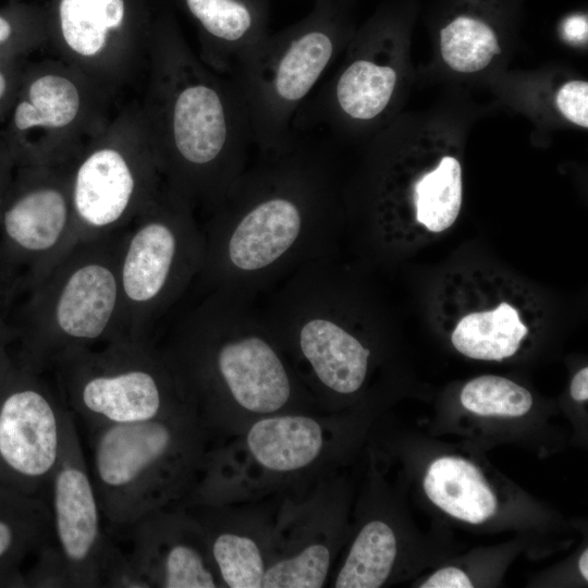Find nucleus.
I'll return each mask as SVG.
<instances>
[{"label":"nucleus","instance_id":"72a5a7b5","mask_svg":"<svg viewBox=\"0 0 588 588\" xmlns=\"http://www.w3.org/2000/svg\"><path fill=\"white\" fill-rule=\"evenodd\" d=\"M9 89L8 73L4 69L0 68V103L4 99Z\"/></svg>","mask_w":588,"mask_h":588},{"label":"nucleus","instance_id":"ddd939ff","mask_svg":"<svg viewBox=\"0 0 588 588\" xmlns=\"http://www.w3.org/2000/svg\"><path fill=\"white\" fill-rule=\"evenodd\" d=\"M155 166L133 164L122 151L111 147L86 156L70 180L79 237L127 228L159 194Z\"/></svg>","mask_w":588,"mask_h":588},{"label":"nucleus","instance_id":"f257e3e1","mask_svg":"<svg viewBox=\"0 0 588 588\" xmlns=\"http://www.w3.org/2000/svg\"><path fill=\"white\" fill-rule=\"evenodd\" d=\"M258 152L201 224L195 291L254 298L332 254L339 198L322 138L294 131L286 145Z\"/></svg>","mask_w":588,"mask_h":588},{"label":"nucleus","instance_id":"39448f33","mask_svg":"<svg viewBox=\"0 0 588 588\" xmlns=\"http://www.w3.org/2000/svg\"><path fill=\"white\" fill-rule=\"evenodd\" d=\"M124 230L79 238L34 286L9 305L17 358L49 372L62 355L125 339L119 259Z\"/></svg>","mask_w":588,"mask_h":588},{"label":"nucleus","instance_id":"20e7f679","mask_svg":"<svg viewBox=\"0 0 588 588\" xmlns=\"http://www.w3.org/2000/svg\"><path fill=\"white\" fill-rule=\"evenodd\" d=\"M262 310L324 412L363 389L373 356L370 338L379 319L331 256L291 273Z\"/></svg>","mask_w":588,"mask_h":588},{"label":"nucleus","instance_id":"473e14b6","mask_svg":"<svg viewBox=\"0 0 588 588\" xmlns=\"http://www.w3.org/2000/svg\"><path fill=\"white\" fill-rule=\"evenodd\" d=\"M11 160L7 154H0V206L8 187V184L11 180Z\"/></svg>","mask_w":588,"mask_h":588},{"label":"nucleus","instance_id":"9d476101","mask_svg":"<svg viewBox=\"0 0 588 588\" xmlns=\"http://www.w3.org/2000/svg\"><path fill=\"white\" fill-rule=\"evenodd\" d=\"M47 376L0 347V488L48 502L68 408Z\"/></svg>","mask_w":588,"mask_h":588},{"label":"nucleus","instance_id":"a878e982","mask_svg":"<svg viewBox=\"0 0 588 588\" xmlns=\"http://www.w3.org/2000/svg\"><path fill=\"white\" fill-rule=\"evenodd\" d=\"M71 588L72 581L66 564L54 542L46 544L34 556L24 573V588Z\"/></svg>","mask_w":588,"mask_h":588},{"label":"nucleus","instance_id":"412c9836","mask_svg":"<svg viewBox=\"0 0 588 588\" xmlns=\"http://www.w3.org/2000/svg\"><path fill=\"white\" fill-rule=\"evenodd\" d=\"M396 538L382 520L367 523L356 536L333 581L335 588H378L389 578L395 558Z\"/></svg>","mask_w":588,"mask_h":588},{"label":"nucleus","instance_id":"a211bd4d","mask_svg":"<svg viewBox=\"0 0 588 588\" xmlns=\"http://www.w3.org/2000/svg\"><path fill=\"white\" fill-rule=\"evenodd\" d=\"M53 542L49 503L0 488V587L24 588V564Z\"/></svg>","mask_w":588,"mask_h":588},{"label":"nucleus","instance_id":"f03ea898","mask_svg":"<svg viewBox=\"0 0 588 588\" xmlns=\"http://www.w3.org/2000/svg\"><path fill=\"white\" fill-rule=\"evenodd\" d=\"M193 291L194 301L164 320L152 341L179 377L211 448L266 416L324 413L254 298Z\"/></svg>","mask_w":588,"mask_h":588},{"label":"nucleus","instance_id":"bb28decb","mask_svg":"<svg viewBox=\"0 0 588 588\" xmlns=\"http://www.w3.org/2000/svg\"><path fill=\"white\" fill-rule=\"evenodd\" d=\"M555 103L560 112L571 122L588 126V83L571 81L558 91Z\"/></svg>","mask_w":588,"mask_h":588},{"label":"nucleus","instance_id":"1a4fd4ad","mask_svg":"<svg viewBox=\"0 0 588 588\" xmlns=\"http://www.w3.org/2000/svg\"><path fill=\"white\" fill-rule=\"evenodd\" d=\"M49 375L66 408L88 429L193 409L154 341L121 339L71 351L52 364Z\"/></svg>","mask_w":588,"mask_h":588},{"label":"nucleus","instance_id":"2eb2a0df","mask_svg":"<svg viewBox=\"0 0 588 588\" xmlns=\"http://www.w3.org/2000/svg\"><path fill=\"white\" fill-rule=\"evenodd\" d=\"M185 505L200 524L222 587L261 588L271 562L275 514L241 512L237 504Z\"/></svg>","mask_w":588,"mask_h":588},{"label":"nucleus","instance_id":"423d86ee","mask_svg":"<svg viewBox=\"0 0 588 588\" xmlns=\"http://www.w3.org/2000/svg\"><path fill=\"white\" fill-rule=\"evenodd\" d=\"M89 431L90 475L103 519L118 531L155 511L183 505L211 448L193 409Z\"/></svg>","mask_w":588,"mask_h":588},{"label":"nucleus","instance_id":"393cba45","mask_svg":"<svg viewBox=\"0 0 588 588\" xmlns=\"http://www.w3.org/2000/svg\"><path fill=\"white\" fill-rule=\"evenodd\" d=\"M99 587L150 588V585L128 551L121 549L112 539L100 566Z\"/></svg>","mask_w":588,"mask_h":588},{"label":"nucleus","instance_id":"7ed1b4c3","mask_svg":"<svg viewBox=\"0 0 588 588\" xmlns=\"http://www.w3.org/2000/svg\"><path fill=\"white\" fill-rule=\"evenodd\" d=\"M157 30L167 48V84L156 164L169 188L209 212L248 166V117L232 81L208 74L189 58L170 17Z\"/></svg>","mask_w":588,"mask_h":588},{"label":"nucleus","instance_id":"c756f323","mask_svg":"<svg viewBox=\"0 0 588 588\" xmlns=\"http://www.w3.org/2000/svg\"><path fill=\"white\" fill-rule=\"evenodd\" d=\"M563 33L566 39L584 41L587 39V16L573 15L563 23Z\"/></svg>","mask_w":588,"mask_h":588},{"label":"nucleus","instance_id":"5701e85b","mask_svg":"<svg viewBox=\"0 0 588 588\" xmlns=\"http://www.w3.org/2000/svg\"><path fill=\"white\" fill-rule=\"evenodd\" d=\"M440 47L444 62L461 73L481 71L501 53L491 27L469 16H458L441 30Z\"/></svg>","mask_w":588,"mask_h":588},{"label":"nucleus","instance_id":"f8f14e48","mask_svg":"<svg viewBox=\"0 0 588 588\" xmlns=\"http://www.w3.org/2000/svg\"><path fill=\"white\" fill-rule=\"evenodd\" d=\"M53 542L75 588L99 587L100 566L112 540L103 529V514L81 444L75 417L68 409L61 454L50 492Z\"/></svg>","mask_w":588,"mask_h":588},{"label":"nucleus","instance_id":"dca6fc26","mask_svg":"<svg viewBox=\"0 0 588 588\" xmlns=\"http://www.w3.org/2000/svg\"><path fill=\"white\" fill-rule=\"evenodd\" d=\"M198 27L209 63L229 76L269 32V0H176Z\"/></svg>","mask_w":588,"mask_h":588},{"label":"nucleus","instance_id":"6e6552de","mask_svg":"<svg viewBox=\"0 0 588 588\" xmlns=\"http://www.w3.org/2000/svg\"><path fill=\"white\" fill-rule=\"evenodd\" d=\"M205 240L192 204L167 188L124 229L120 259L125 339L152 341L204 265Z\"/></svg>","mask_w":588,"mask_h":588},{"label":"nucleus","instance_id":"f704fd0d","mask_svg":"<svg viewBox=\"0 0 588 588\" xmlns=\"http://www.w3.org/2000/svg\"><path fill=\"white\" fill-rule=\"evenodd\" d=\"M579 571L584 578L588 579V551L585 550L578 562Z\"/></svg>","mask_w":588,"mask_h":588},{"label":"nucleus","instance_id":"9b49d317","mask_svg":"<svg viewBox=\"0 0 588 588\" xmlns=\"http://www.w3.org/2000/svg\"><path fill=\"white\" fill-rule=\"evenodd\" d=\"M79 238L70 183L33 171L11 177L0 206V293L28 291Z\"/></svg>","mask_w":588,"mask_h":588},{"label":"nucleus","instance_id":"7c9ffc66","mask_svg":"<svg viewBox=\"0 0 588 588\" xmlns=\"http://www.w3.org/2000/svg\"><path fill=\"white\" fill-rule=\"evenodd\" d=\"M571 395L575 401L588 399V368H581L572 379Z\"/></svg>","mask_w":588,"mask_h":588},{"label":"nucleus","instance_id":"c85d7f7f","mask_svg":"<svg viewBox=\"0 0 588 588\" xmlns=\"http://www.w3.org/2000/svg\"><path fill=\"white\" fill-rule=\"evenodd\" d=\"M15 13L16 11L0 13V48H3L15 40L19 21L27 14V12H25L20 19Z\"/></svg>","mask_w":588,"mask_h":588},{"label":"nucleus","instance_id":"6ab92c4d","mask_svg":"<svg viewBox=\"0 0 588 588\" xmlns=\"http://www.w3.org/2000/svg\"><path fill=\"white\" fill-rule=\"evenodd\" d=\"M463 197L462 167L453 156H443L431 170L415 179L409 186L411 207L387 256L406 245L412 226L418 225L426 233L438 234L451 228L461 211Z\"/></svg>","mask_w":588,"mask_h":588},{"label":"nucleus","instance_id":"2f4dec72","mask_svg":"<svg viewBox=\"0 0 588 588\" xmlns=\"http://www.w3.org/2000/svg\"><path fill=\"white\" fill-rule=\"evenodd\" d=\"M8 302L0 295V347L12 345L14 333L8 321Z\"/></svg>","mask_w":588,"mask_h":588},{"label":"nucleus","instance_id":"4be33fe9","mask_svg":"<svg viewBox=\"0 0 588 588\" xmlns=\"http://www.w3.org/2000/svg\"><path fill=\"white\" fill-rule=\"evenodd\" d=\"M79 105V94L72 81L46 74L34 79L27 87L26 98L16 103L13 126L19 132L38 126L64 127L76 118Z\"/></svg>","mask_w":588,"mask_h":588},{"label":"nucleus","instance_id":"cd10ccee","mask_svg":"<svg viewBox=\"0 0 588 588\" xmlns=\"http://www.w3.org/2000/svg\"><path fill=\"white\" fill-rule=\"evenodd\" d=\"M421 588H471L468 576L460 568L449 566L432 574Z\"/></svg>","mask_w":588,"mask_h":588},{"label":"nucleus","instance_id":"4468645a","mask_svg":"<svg viewBox=\"0 0 588 588\" xmlns=\"http://www.w3.org/2000/svg\"><path fill=\"white\" fill-rule=\"evenodd\" d=\"M124 532L150 588L222 587L204 530L187 506L155 511Z\"/></svg>","mask_w":588,"mask_h":588},{"label":"nucleus","instance_id":"b1692460","mask_svg":"<svg viewBox=\"0 0 588 588\" xmlns=\"http://www.w3.org/2000/svg\"><path fill=\"white\" fill-rule=\"evenodd\" d=\"M461 402L466 409L481 416L517 417L531 408L532 396L512 380L486 375L464 385Z\"/></svg>","mask_w":588,"mask_h":588},{"label":"nucleus","instance_id":"f3484780","mask_svg":"<svg viewBox=\"0 0 588 588\" xmlns=\"http://www.w3.org/2000/svg\"><path fill=\"white\" fill-rule=\"evenodd\" d=\"M451 331L453 346L480 360H503L517 353L529 334L522 307L511 298L497 297L458 311Z\"/></svg>","mask_w":588,"mask_h":588},{"label":"nucleus","instance_id":"0eeeda50","mask_svg":"<svg viewBox=\"0 0 588 588\" xmlns=\"http://www.w3.org/2000/svg\"><path fill=\"white\" fill-rule=\"evenodd\" d=\"M344 34L338 0H315L306 16L269 33L236 63L228 77L258 150L278 149L292 139L294 117L336 57Z\"/></svg>","mask_w":588,"mask_h":588},{"label":"nucleus","instance_id":"aec40b11","mask_svg":"<svg viewBox=\"0 0 588 588\" xmlns=\"http://www.w3.org/2000/svg\"><path fill=\"white\" fill-rule=\"evenodd\" d=\"M424 488L438 507L458 519L479 524L497 511V499L480 469L453 456L436 460L429 466Z\"/></svg>","mask_w":588,"mask_h":588}]
</instances>
